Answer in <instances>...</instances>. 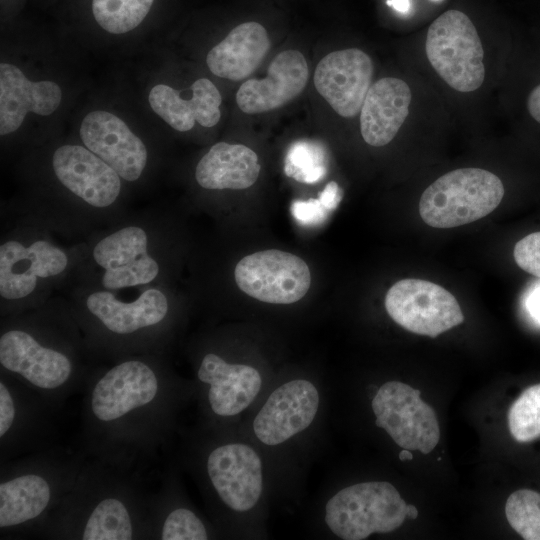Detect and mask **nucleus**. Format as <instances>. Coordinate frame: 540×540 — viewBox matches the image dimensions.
<instances>
[{
    "label": "nucleus",
    "instance_id": "f257e3e1",
    "mask_svg": "<svg viewBox=\"0 0 540 540\" xmlns=\"http://www.w3.org/2000/svg\"><path fill=\"white\" fill-rule=\"evenodd\" d=\"M503 196L498 176L480 168H461L442 175L424 190L419 213L431 227L454 228L487 216Z\"/></svg>",
    "mask_w": 540,
    "mask_h": 540
},
{
    "label": "nucleus",
    "instance_id": "f03ea898",
    "mask_svg": "<svg viewBox=\"0 0 540 540\" xmlns=\"http://www.w3.org/2000/svg\"><path fill=\"white\" fill-rule=\"evenodd\" d=\"M407 518V503L385 481L343 488L325 506V522L344 540H363L373 533H389Z\"/></svg>",
    "mask_w": 540,
    "mask_h": 540
},
{
    "label": "nucleus",
    "instance_id": "7ed1b4c3",
    "mask_svg": "<svg viewBox=\"0 0 540 540\" xmlns=\"http://www.w3.org/2000/svg\"><path fill=\"white\" fill-rule=\"evenodd\" d=\"M425 51L434 70L451 88L472 92L482 85L484 50L465 13L448 10L434 20L427 32Z\"/></svg>",
    "mask_w": 540,
    "mask_h": 540
},
{
    "label": "nucleus",
    "instance_id": "20e7f679",
    "mask_svg": "<svg viewBox=\"0 0 540 540\" xmlns=\"http://www.w3.org/2000/svg\"><path fill=\"white\" fill-rule=\"evenodd\" d=\"M160 382L156 370L146 361L129 359L108 369L93 385L89 409L93 420L116 426L123 419L155 404Z\"/></svg>",
    "mask_w": 540,
    "mask_h": 540
},
{
    "label": "nucleus",
    "instance_id": "39448f33",
    "mask_svg": "<svg viewBox=\"0 0 540 540\" xmlns=\"http://www.w3.org/2000/svg\"><path fill=\"white\" fill-rule=\"evenodd\" d=\"M408 384L390 381L383 384L372 400L375 425L384 429L404 449L430 453L440 439L435 411Z\"/></svg>",
    "mask_w": 540,
    "mask_h": 540
},
{
    "label": "nucleus",
    "instance_id": "423d86ee",
    "mask_svg": "<svg viewBox=\"0 0 540 540\" xmlns=\"http://www.w3.org/2000/svg\"><path fill=\"white\" fill-rule=\"evenodd\" d=\"M385 308L404 329L432 338L464 321L461 307L449 291L416 278L392 285L385 296Z\"/></svg>",
    "mask_w": 540,
    "mask_h": 540
},
{
    "label": "nucleus",
    "instance_id": "0eeeda50",
    "mask_svg": "<svg viewBox=\"0 0 540 540\" xmlns=\"http://www.w3.org/2000/svg\"><path fill=\"white\" fill-rule=\"evenodd\" d=\"M234 276L245 294L273 304L297 302L305 296L311 283L310 270L304 260L275 249L245 256L237 263Z\"/></svg>",
    "mask_w": 540,
    "mask_h": 540
},
{
    "label": "nucleus",
    "instance_id": "6e6552de",
    "mask_svg": "<svg viewBox=\"0 0 540 540\" xmlns=\"http://www.w3.org/2000/svg\"><path fill=\"white\" fill-rule=\"evenodd\" d=\"M92 257L103 269L102 287L110 291L150 284L160 271L158 261L150 255L147 232L136 225L119 228L101 238Z\"/></svg>",
    "mask_w": 540,
    "mask_h": 540
},
{
    "label": "nucleus",
    "instance_id": "1a4fd4ad",
    "mask_svg": "<svg viewBox=\"0 0 540 540\" xmlns=\"http://www.w3.org/2000/svg\"><path fill=\"white\" fill-rule=\"evenodd\" d=\"M69 263L66 252L46 239L23 242L9 239L0 245V295L23 300L44 280L62 274Z\"/></svg>",
    "mask_w": 540,
    "mask_h": 540
},
{
    "label": "nucleus",
    "instance_id": "9d476101",
    "mask_svg": "<svg viewBox=\"0 0 540 540\" xmlns=\"http://www.w3.org/2000/svg\"><path fill=\"white\" fill-rule=\"evenodd\" d=\"M0 364L41 391H58L71 379L74 366L63 351L40 342L31 332L11 328L0 336Z\"/></svg>",
    "mask_w": 540,
    "mask_h": 540
},
{
    "label": "nucleus",
    "instance_id": "9b49d317",
    "mask_svg": "<svg viewBox=\"0 0 540 540\" xmlns=\"http://www.w3.org/2000/svg\"><path fill=\"white\" fill-rule=\"evenodd\" d=\"M371 58L357 48L334 51L317 65V92L340 116L352 118L362 107L373 77Z\"/></svg>",
    "mask_w": 540,
    "mask_h": 540
},
{
    "label": "nucleus",
    "instance_id": "f8f14e48",
    "mask_svg": "<svg viewBox=\"0 0 540 540\" xmlns=\"http://www.w3.org/2000/svg\"><path fill=\"white\" fill-rule=\"evenodd\" d=\"M86 148L110 165L129 182L142 175L148 159L143 141L117 115L104 110L88 113L80 126Z\"/></svg>",
    "mask_w": 540,
    "mask_h": 540
},
{
    "label": "nucleus",
    "instance_id": "ddd939ff",
    "mask_svg": "<svg viewBox=\"0 0 540 540\" xmlns=\"http://www.w3.org/2000/svg\"><path fill=\"white\" fill-rule=\"evenodd\" d=\"M52 167L59 182L92 207H109L120 195L119 174L85 146H60L52 156Z\"/></svg>",
    "mask_w": 540,
    "mask_h": 540
},
{
    "label": "nucleus",
    "instance_id": "4468645a",
    "mask_svg": "<svg viewBox=\"0 0 540 540\" xmlns=\"http://www.w3.org/2000/svg\"><path fill=\"white\" fill-rule=\"evenodd\" d=\"M318 405V391L311 382H287L272 392L258 412L253 422L255 435L266 445H278L305 430Z\"/></svg>",
    "mask_w": 540,
    "mask_h": 540
},
{
    "label": "nucleus",
    "instance_id": "2eb2a0df",
    "mask_svg": "<svg viewBox=\"0 0 540 540\" xmlns=\"http://www.w3.org/2000/svg\"><path fill=\"white\" fill-rule=\"evenodd\" d=\"M207 473L220 499L232 510H250L262 492V464L245 444L215 448L207 459Z\"/></svg>",
    "mask_w": 540,
    "mask_h": 540
},
{
    "label": "nucleus",
    "instance_id": "dca6fc26",
    "mask_svg": "<svg viewBox=\"0 0 540 540\" xmlns=\"http://www.w3.org/2000/svg\"><path fill=\"white\" fill-rule=\"evenodd\" d=\"M309 77L307 61L298 50L279 53L263 79L245 81L236 93L238 107L247 114L272 111L296 98Z\"/></svg>",
    "mask_w": 540,
    "mask_h": 540
},
{
    "label": "nucleus",
    "instance_id": "f3484780",
    "mask_svg": "<svg viewBox=\"0 0 540 540\" xmlns=\"http://www.w3.org/2000/svg\"><path fill=\"white\" fill-rule=\"evenodd\" d=\"M88 312L110 333L129 336L157 326L167 316L169 304L158 288H148L131 301H122L110 290L91 292Z\"/></svg>",
    "mask_w": 540,
    "mask_h": 540
},
{
    "label": "nucleus",
    "instance_id": "a211bd4d",
    "mask_svg": "<svg viewBox=\"0 0 540 540\" xmlns=\"http://www.w3.org/2000/svg\"><path fill=\"white\" fill-rule=\"evenodd\" d=\"M62 92L53 81L33 82L15 65L0 64V134L16 131L29 112L52 114L60 105Z\"/></svg>",
    "mask_w": 540,
    "mask_h": 540
},
{
    "label": "nucleus",
    "instance_id": "6ab92c4d",
    "mask_svg": "<svg viewBox=\"0 0 540 540\" xmlns=\"http://www.w3.org/2000/svg\"><path fill=\"white\" fill-rule=\"evenodd\" d=\"M412 93L408 84L395 77L373 83L360 110V131L364 141L374 147L393 140L409 113Z\"/></svg>",
    "mask_w": 540,
    "mask_h": 540
},
{
    "label": "nucleus",
    "instance_id": "aec40b11",
    "mask_svg": "<svg viewBox=\"0 0 540 540\" xmlns=\"http://www.w3.org/2000/svg\"><path fill=\"white\" fill-rule=\"evenodd\" d=\"M197 376L201 382L209 384V404L219 416H234L247 408L262 383L255 368L227 363L214 353L203 357Z\"/></svg>",
    "mask_w": 540,
    "mask_h": 540
},
{
    "label": "nucleus",
    "instance_id": "412c9836",
    "mask_svg": "<svg viewBox=\"0 0 540 540\" xmlns=\"http://www.w3.org/2000/svg\"><path fill=\"white\" fill-rule=\"evenodd\" d=\"M190 99L166 84L155 85L148 101L152 110L173 129L186 132L197 121L201 126L213 127L221 117L222 97L217 87L207 78L196 80L190 87Z\"/></svg>",
    "mask_w": 540,
    "mask_h": 540
},
{
    "label": "nucleus",
    "instance_id": "4be33fe9",
    "mask_svg": "<svg viewBox=\"0 0 540 540\" xmlns=\"http://www.w3.org/2000/svg\"><path fill=\"white\" fill-rule=\"evenodd\" d=\"M269 48L266 29L257 22H245L208 52L206 63L214 75L239 81L257 68Z\"/></svg>",
    "mask_w": 540,
    "mask_h": 540
},
{
    "label": "nucleus",
    "instance_id": "5701e85b",
    "mask_svg": "<svg viewBox=\"0 0 540 540\" xmlns=\"http://www.w3.org/2000/svg\"><path fill=\"white\" fill-rule=\"evenodd\" d=\"M261 166L257 154L241 144L219 142L196 166L197 183L209 190H242L258 179Z\"/></svg>",
    "mask_w": 540,
    "mask_h": 540
},
{
    "label": "nucleus",
    "instance_id": "b1692460",
    "mask_svg": "<svg viewBox=\"0 0 540 540\" xmlns=\"http://www.w3.org/2000/svg\"><path fill=\"white\" fill-rule=\"evenodd\" d=\"M52 482L38 472H26L1 481L0 528H11L42 515L51 504Z\"/></svg>",
    "mask_w": 540,
    "mask_h": 540
},
{
    "label": "nucleus",
    "instance_id": "393cba45",
    "mask_svg": "<svg viewBox=\"0 0 540 540\" xmlns=\"http://www.w3.org/2000/svg\"><path fill=\"white\" fill-rule=\"evenodd\" d=\"M134 535L133 519L126 503L106 497L90 510L82 526L84 540H130Z\"/></svg>",
    "mask_w": 540,
    "mask_h": 540
},
{
    "label": "nucleus",
    "instance_id": "a878e982",
    "mask_svg": "<svg viewBox=\"0 0 540 540\" xmlns=\"http://www.w3.org/2000/svg\"><path fill=\"white\" fill-rule=\"evenodd\" d=\"M154 0H92L96 22L107 32L123 34L135 29L149 13Z\"/></svg>",
    "mask_w": 540,
    "mask_h": 540
},
{
    "label": "nucleus",
    "instance_id": "bb28decb",
    "mask_svg": "<svg viewBox=\"0 0 540 540\" xmlns=\"http://www.w3.org/2000/svg\"><path fill=\"white\" fill-rule=\"evenodd\" d=\"M284 172L301 183L320 181L327 172L326 149L321 143L311 140L292 143L286 153Z\"/></svg>",
    "mask_w": 540,
    "mask_h": 540
},
{
    "label": "nucleus",
    "instance_id": "cd10ccee",
    "mask_svg": "<svg viewBox=\"0 0 540 540\" xmlns=\"http://www.w3.org/2000/svg\"><path fill=\"white\" fill-rule=\"evenodd\" d=\"M510 526L525 540H540V494L530 489L513 492L505 504Z\"/></svg>",
    "mask_w": 540,
    "mask_h": 540
},
{
    "label": "nucleus",
    "instance_id": "c85d7f7f",
    "mask_svg": "<svg viewBox=\"0 0 540 540\" xmlns=\"http://www.w3.org/2000/svg\"><path fill=\"white\" fill-rule=\"evenodd\" d=\"M508 426L518 442H530L540 436V383L525 389L511 405Z\"/></svg>",
    "mask_w": 540,
    "mask_h": 540
},
{
    "label": "nucleus",
    "instance_id": "c756f323",
    "mask_svg": "<svg viewBox=\"0 0 540 540\" xmlns=\"http://www.w3.org/2000/svg\"><path fill=\"white\" fill-rule=\"evenodd\" d=\"M160 538L163 540H206L207 531L194 512L186 508L172 510L165 518Z\"/></svg>",
    "mask_w": 540,
    "mask_h": 540
},
{
    "label": "nucleus",
    "instance_id": "7c9ffc66",
    "mask_svg": "<svg viewBox=\"0 0 540 540\" xmlns=\"http://www.w3.org/2000/svg\"><path fill=\"white\" fill-rule=\"evenodd\" d=\"M513 257L522 270L540 278V231L520 239L515 244Z\"/></svg>",
    "mask_w": 540,
    "mask_h": 540
},
{
    "label": "nucleus",
    "instance_id": "2f4dec72",
    "mask_svg": "<svg viewBox=\"0 0 540 540\" xmlns=\"http://www.w3.org/2000/svg\"><path fill=\"white\" fill-rule=\"evenodd\" d=\"M293 217L302 225L317 226L326 221L329 212L319 198H310L306 201L296 200L292 203Z\"/></svg>",
    "mask_w": 540,
    "mask_h": 540
},
{
    "label": "nucleus",
    "instance_id": "473e14b6",
    "mask_svg": "<svg viewBox=\"0 0 540 540\" xmlns=\"http://www.w3.org/2000/svg\"><path fill=\"white\" fill-rule=\"evenodd\" d=\"M16 417L15 401L6 383L0 382V437L3 439L13 427Z\"/></svg>",
    "mask_w": 540,
    "mask_h": 540
},
{
    "label": "nucleus",
    "instance_id": "72a5a7b5",
    "mask_svg": "<svg viewBox=\"0 0 540 540\" xmlns=\"http://www.w3.org/2000/svg\"><path fill=\"white\" fill-rule=\"evenodd\" d=\"M319 200L329 212H332L342 200V190L335 181H331L320 192Z\"/></svg>",
    "mask_w": 540,
    "mask_h": 540
},
{
    "label": "nucleus",
    "instance_id": "f704fd0d",
    "mask_svg": "<svg viewBox=\"0 0 540 540\" xmlns=\"http://www.w3.org/2000/svg\"><path fill=\"white\" fill-rule=\"evenodd\" d=\"M527 109L532 118L540 123V84L530 92Z\"/></svg>",
    "mask_w": 540,
    "mask_h": 540
},
{
    "label": "nucleus",
    "instance_id": "c9c22d12",
    "mask_svg": "<svg viewBox=\"0 0 540 540\" xmlns=\"http://www.w3.org/2000/svg\"><path fill=\"white\" fill-rule=\"evenodd\" d=\"M440 1V0H432ZM387 5L400 14H408L411 8L410 0H387Z\"/></svg>",
    "mask_w": 540,
    "mask_h": 540
},
{
    "label": "nucleus",
    "instance_id": "e433bc0d",
    "mask_svg": "<svg viewBox=\"0 0 540 540\" xmlns=\"http://www.w3.org/2000/svg\"><path fill=\"white\" fill-rule=\"evenodd\" d=\"M528 307L534 319L540 322V295L531 296Z\"/></svg>",
    "mask_w": 540,
    "mask_h": 540
},
{
    "label": "nucleus",
    "instance_id": "4c0bfd02",
    "mask_svg": "<svg viewBox=\"0 0 540 540\" xmlns=\"http://www.w3.org/2000/svg\"><path fill=\"white\" fill-rule=\"evenodd\" d=\"M418 517V510L412 504H407V518L415 520Z\"/></svg>",
    "mask_w": 540,
    "mask_h": 540
},
{
    "label": "nucleus",
    "instance_id": "58836bf2",
    "mask_svg": "<svg viewBox=\"0 0 540 540\" xmlns=\"http://www.w3.org/2000/svg\"><path fill=\"white\" fill-rule=\"evenodd\" d=\"M399 459L401 461L412 460L413 459V454L411 453V451L409 449H403L399 453Z\"/></svg>",
    "mask_w": 540,
    "mask_h": 540
}]
</instances>
